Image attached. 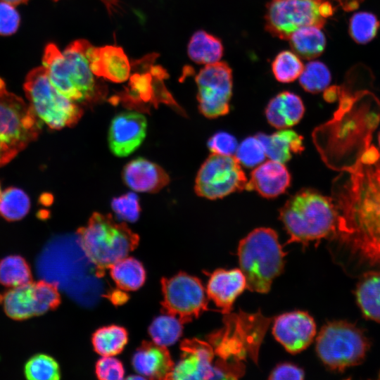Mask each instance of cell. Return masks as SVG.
Here are the masks:
<instances>
[{"instance_id": "5b68a950", "label": "cell", "mask_w": 380, "mask_h": 380, "mask_svg": "<svg viewBox=\"0 0 380 380\" xmlns=\"http://www.w3.org/2000/svg\"><path fill=\"white\" fill-rule=\"evenodd\" d=\"M139 237L125 223L116 222L110 215L94 213L87 224L77 231V241L101 277L118 260L128 256Z\"/></svg>"}, {"instance_id": "2e32d148", "label": "cell", "mask_w": 380, "mask_h": 380, "mask_svg": "<svg viewBox=\"0 0 380 380\" xmlns=\"http://www.w3.org/2000/svg\"><path fill=\"white\" fill-rule=\"evenodd\" d=\"M182 355L169 379H213L215 369L213 347L198 338L185 339L180 345Z\"/></svg>"}, {"instance_id": "60d3db41", "label": "cell", "mask_w": 380, "mask_h": 380, "mask_svg": "<svg viewBox=\"0 0 380 380\" xmlns=\"http://www.w3.org/2000/svg\"><path fill=\"white\" fill-rule=\"evenodd\" d=\"M208 146L213 153L233 156L238 147L236 138L226 132L214 134L208 141Z\"/></svg>"}, {"instance_id": "e575fe53", "label": "cell", "mask_w": 380, "mask_h": 380, "mask_svg": "<svg viewBox=\"0 0 380 380\" xmlns=\"http://www.w3.org/2000/svg\"><path fill=\"white\" fill-rule=\"evenodd\" d=\"M24 374L29 380H58L61 370L53 357L46 354H37L27 361Z\"/></svg>"}, {"instance_id": "ac0fdd59", "label": "cell", "mask_w": 380, "mask_h": 380, "mask_svg": "<svg viewBox=\"0 0 380 380\" xmlns=\"http://www.w3.org/2000/svg\"><path fill=\"white\" fill-rule=\"evenodd\" d=\"M146 118L137 112H124L113 119L108 132L109 147L118 157L134 152L146 137Z\"/></svg>"}, {"instance_id": "7a4b0ae2", "label": "cell", "mask_w": 380, "mask_h": 380, "mask_svg": "<svg viewBox=\"0 0 380 380\" xmlns=\"http://www.w3.org/2000/svg\"><path fill=\"white\" fill-rule=\"evenodd\" d=\"M338 106L332 118L312 133L314 144L325 164L339 172L355 166L371 145L380 122V101L366 89L338 87Z\"/></svg>"}, {"instance_id": "f6af8a7d", "label": "cell", "mask_w": 380, "mask_h": 380, "mask_svg": "<svg viewBox=\"0 0 380 380\" xmlns=\"http://www.w3.org/2000/svg\"><path fill=\"white\" fill-rule=\"evenodd\" d=\"M346 11H352L360 6L364 0H334Z\"/></svg>"}, {"instance_id": "7c38bea8", "label": "cell", "mask_w": 380, "mask_h": 380, "mask_svg": "<svg viewBox=\"0 0 380 380\" xmlns=\"http://www.w3.org/2000/svg\"><path fill=\"white\" fill-rule=\"evenodd\" d=\"M61 302L57 284L44 280L32 281L0 293V305L5 314L17 321L56 310Z\"/></svg>"}, {"instance_id": "8fae6325", "label": "cell", "mask_w": 380, "mask_h": 380, "mask_svg": "<svg viewBox=\"0 0 380 380\" xmlns=\"http://www.w3.org/2000/svg\"><path fill=\"white\" fill-rule=\"evenodd\" d=\"M334 10L328 0H270L266 6L265 30L273 37L288 40L299 28H322Z\"/></svg>"}, {"instance_id": "4fadbf2b", "label": "cell", "mask_w": 380, "mask_h": 380, "mask_svg": "<svg viewBox=\"0 0 380 380\" xmlns=\"http://www.w3.org/2000/svg\"><path fill=\"white\" fill-rule=\"evenodd\" d=\"M247 181L235 156L213 153L197 173L195 191L201 197L215 200L245 189Z\"/></svg>"}, {"instance_id": "484cf974", "label": "cell", "mask_w": 380, "mask_h": 380, "mask_svg": "<svg viewBox=\"0 0 380 380\" xmlns=\"http://www.w3.org/2000/svg\"><path fill=\"white\" fill-rule=\"evenodd\" d=\"M355 295L364 316L380 323V271L363 273L357 283Z\"/></svg>"}, {"instance_id": "30bf717a", "label": "cell", "mask_w": 380, "mask_h": 380, "mask_svg": "<svg viewBox=\"0 0 380 380\" xmlns=\"http://www.w3.org/2000/svg\"><path fill=\"white\" fill-rule=\"evenodd\" d=\"M369 346L363 331L346 321L325 324L316 341V350L322 362L328 368L337 371L361 364Z\"/></svg>"}, {"instance_id": "4dcf8cb0", "label": "cell", "mask_w": 380, "mask_h": 380, "mask_svg": "<svg viewBox=\"0 0 380 380\" xmlns=\"http://www.w3.org/2000/svg\"><path fill=\"white\" fill-rule=\"evenodd\" d=\"M32 281L30 266L20 255H11L0 260V284L13 288Z\"/></svg>"}, {"instance_id": "d6a6232c", "label": "cell", "mask_w": 380, "mask_h": 380, "mask_svg": "<svg viewBox=\"0 0 380 380\" xmlns=\"http://www.w3.org/2000/svg\"><path fill=\"white\" fill-rule=\"evenodd\" d=\"M30 208V198L22 189L10 187L1 192L0 214L7 221L23 219L29 212Z\"/></svg>"}, {"instance_id": "9c48e42d", "label": "cell", "mask_w": 380, "mask_h": 380, "mask_svg": "<svg viewBox=\"0 0 380 380\" xmlns=\"http://www.w3.org/2000/svg\"><path fill=\"white\" fill-rule=\"evenodd\" d=\"M24 90L35 115L51 129L72 127L83 114L77 103L65 96L52 84L43 66L28 73Z\"/></svg>"}, {"instance_id": "5bb4252c", "label": "cell", "mask_w": 380, "mask_h": 380, "mask_svg": "<svg viewBox=\"0 0 380 380\" xmlns=\"http://www.w3.org/2000/svg\"><path fill=\"white\" fill-rule=\"evenodd\" d=\"M161 284L164 312L175 316L183 324L197 318L207 310L205 291L198 278L180 272L163 278Z\"/></svg>"}, {"instance_id": "b9f144b4", "label": "cell", "mask_w": 380, "mask_h": 380, "mask_svg": "<svg viewBox=\"0 0 380 380\" xmlns=\"http://www.w3.org/2000/svg\"><path fill=\"white\" fill-rule=\"evenodd\" d=\"M20 25V15L15 6L0 1V35L15 33Z\"/></svg>"}, {"instance_id": "9a60e30c", "label": "cell", "mask_w": 380, "mask_h": 380, "mask_svg": "<svg viewBox=\"0 0 380 380\" xmlns=\"http://www.w3.org/2000/svg\"><path fill=\"white\" fill-rule=\"evenodd\" d=\"M200 112L208 118L227 115L232 94V70L223 61L205 65L196 76Z\"/></svg>"}, {"instance_id": "1f68e13d", "label": "cell", "mask_w": 380, "mask_h": 380, "mask_svg": "<svg viewBox=\"0 0 380 380\" xmlns=\"http://www.w3.org/2000/svg\"><path fill=\"white\" fill-rule=\"evenodd\" d=\"M182 322L175 316L165 313L153 319L148 328L155 343L167 347L174 344L182 334Z\"/></svg>"}, {"instance_id": "7bdbcfd3", "label": "cell", "mask_w": 380, "mask_h": 380, "mask_svg": "<svg viewBox=\"0 0 380 380\" xmlns=\"http://www.w3.org/2000/svg\"><path fill=\"white\" fill-rule=\"evenodd\" d=\"M303 370L298 366L289 363H281L276 366L269 376L270 379H296L300 380L304 378Z\"/></svg>"}, {"instance_id": "836d02e7", "label": "cell", "mask_w": 380, "mask_h": 380, "mask_svg": "<svg viewBox=\"0 0 380 380\" xmlns=\"http://www.w3.org/2000/svg\"><path fill=\"white\" fill-rule=\"evenodd\" d=\"M331 75L327 66L322 62L312 61L304 65L299 77V83L309 93L317 94L329 85Z\"/></svg>"}, {"instance_id": "7dc6e473", "label": "cell", "mask_w": 380, "mask_h": 380, "mask_svg": "<svg viewBox=\"0 0 380 380\" xmlns=\"http://www.w3.org/2000/svg\"><path fill=\"white\" fill-rule=\"evenodd\" d=\"M0 1L8 3L15 6L19 4L26 3L29 0H0Z\"/></svg>"}, {"instance_id": "83f0119b", "label": "cell", "mask_w": 380, "mask_h": 380, "mask_svg": "<svg viewBox=\"0 0 380 380\" xmlns=\"http://www.w3.org/2000/svg\"><path fill=\"white\" fill-rule=\"evenodd\" d=\"M223 50L221 40L204 30L194 32L187 46L189 58L196 63L203 65L220 61Z\"/></svg>"}, {"instance_id": "d4e9b609", "label": "cell", "mask_w": 380, "mask_h": 380, "mask_svg": "<svg viewBox=\"0 0 380 380\" xmlns=\"http://www.w3.org/2000/svg\"><path fill=\"white\" fill-rule=\"evenodd\" d=\"M256 137L262 143L266 156L282 163L289 161L292 153L304 150L303 137L289 129H280L271 135L258 133Z\"/></svg>"}, {"instance_id": "f35d334b", "label": "cell", "mask_w": 380, "mask_h": 380, "mask_svg": "<svg viewBox=\"0 0 380 380\" xmlns=\"http://www.w3.org/2000/svg\"><path fill=\"white\" fill-rule=\"evenodd\" d=\"M111 208L119 219L129 222H136L141 212L139 198L132 192L113 198Z\"/></svg>"}, {"instance_id": "3957f363", "label": "cell", "mask_w": 380, "mask_h": 380, "mask_svg": "<svg viewBox=\"0 0 380 380\" xmlns=\"http://www.w3.org/2000/svg\"><path fill=\"white\" fill-rule=\"evenodd\" d=\"M91 45L85 39H77L61 51L50 43L42 58V66L52 84L77 103H90L103 95L90 68L88 51Z\"/></svg>"}, {"instance_id": "e0dca14e", "label": "cell", "mask_w": 380, "mask_h": 380, "mask_svg": "<svg viewBox=\"0 0 380 380\" xmlns=\"http://www.w3.org/2000/svg\"><path fill=\"white\" fill-rule=\"evenodd\" d=\"M272 333L277 341L291 353H300L312 341L316 324L307 312L293 311L278 316L274 322Z\"/></svg>"}, {"instance_id": "44dd1931", "label": "cell", "mask_w": 380, "mask_h": 380, "mask_svg": "<svg viewBox=\"0 0 380 380\" xmlns=\"http://www.w3.org/2000/svg\"><path fill=\"white\" fill-rule=\"evenodd\" d=\"M132 364L139 374L152 379H169L175 366L166 347L149 341L137 349Z\"/></svg>"}, {"instance_id": "cb8c5ba5", "label": "cell", "mask_w": 380, "mask_h": 380, "mask_svg": "<svg viewBox=\"0 0 380 380\" xmlns=\"http://www.w3.org/2000/svg\"><path fill=\"white\" fill-rule=\"evenodd\" d=\"M305 106L300 96L291 91H282L273 97L265 108L268 122L277 129H286L298 123Z\"/></svg>"}, {"instance_id": "f907efd6", "label": "cell", "mask_w": 380, "mask_h": 380, "mask_svg": "<svg viewBox=\"0 0 380 380\" xmlns=\"http://www.w3.org/2000/svg\"><path fill=\"white\" fill-rule=\"evenodd\" d=\"M1 187H0V197H1Z\"/></svg>"}, {"instance_id": "ee69618b", "label": "cell", "mask_w": 380, "mask_h": 380, "mask_svg": "<svg viewBox=\"0 0 380 380\" xmlns=\"http://www.w3.org/2000/svg\"><path fill=\"white\" fill-rule=\"evenodd\" d=\"M380 160V151L374 145L366 148L360 156V161L364 165H373Z\"/></svg>"}, {"instance_id": "f1b7e54d", "label": "cell", "mask_w": 380, "mask_h": 380, "mask_svg": "<svg viewBox=\"0 0 380 380\" xmlns=\"http://www.w3.org/2000/svg\"><path fill=\"white\" fill-rule=\"evenodd\" d=\"M109 270L118 289L124 291L139 289L146 279L142 264L134 258L127 256L114 263Z\"/></svg>"}, {"instance_id": "52a82bcc", "label": "cell", "mask_w": 380, "mask_h": 380, "mask_svg": "<svg viewBox=\"0 0 380 380\" xmlns=\"http://www.w3.org/2000/svg\"><path fill=\"white\" fill-rule=\"evenodd\" d=\"M224 327L209 336L210 343L220 360L218 362L241 367V360L248 355L257 362L258 348L270 319L261 313L225 314Z\"/></svg>"}, {"instance_id": "74e56055", "label": "cell", "mask_w": 380, "mask_h": 380, "mask_svg": "<svg viewBox=\"0 0 380 380\" xmlns=\"http://www.w3.org/2000/svg\"><path fill=\"white\" fill-rule=\"evenodd\" d=\"M236 158L240 164L248 167H255L266 157L264 147L256 136L248 137L238 145Z\"/></svg>"}, {"instance_id": "d6986e66", "label": "cell", "mask_w": 380, "mask_h": 380, "mask_svg": "<svg viewBox=\"0 0 380 380\" xmlns=\"http://www.w3.org/2000/svg\"><path fill=\"white\" fill-rule=\"evenodd\" d=\"M88 57L90 68L96 77L117 83L125 82L129 77L131 65L126 53L120 46L95 47L91 45Z\"/></svg>"}, {"instance_id": "f546056e", "label": "cell", "mask_w": 380, "mask_h": 380, "mask_svg": "<svg viewBox=\"0 0 380 380\" xmlns=\"http://www.w3.org/2000/svg\"><path fill=\"white\" fill-rule=\"evenodd\" d=\"M126 329L117 325H110L96 330L92 336L95 351L101 356H114L124 349L127 343Z\"/></svg>"}, {"instance_id": "ffe728a7", "label": "cell", "mask_w": 380, "mask_h": 380, "mask_svg": "<svg viewBox=\"0 0 380 380\" xmlns=\"http://www.w3.org/2000/svg\"><path fill=\"white\" fill-rule=\"evenodd\" d=\"M245 289L246 280L240 269H219L210 274L206 293L225 315L230 313L234 300Z\"/></svg>"}, {"instance_id": "816d5d0a", "label": "cell", "mask_w": 380, "mask_h": 380, "mask_svg": "<svg viewBox=\"0 0 380 380\" xmlns=\"http://www.w3.org/2000/svg\"><path fill=\"white\" fill-rule=\"evenodd\" d=\"M379 375H380V374H379Z\"/></svg>"}, {"instance_id": "277c9868", "label": "cell", "mask_w": 380, "mask_h": 380, "mask_svg": "<svg viewBox=\"0 0 380 380\" xmlns=\"http://www.w3.org/2000/svg\"><path fill=\"white\" fill-rule=\"evenodd\" d=\"M279 218L289 235L288 243L330 238L336 232L337 212L331 197L305 189L289 198L280 209Z\"/></svg>"}, {"instance_id": "603a6c76", "label": "cell", "mask_w": 380, "mask_h": 380, "mask_svg": "<svg viewBox=\"0 0 380 380\" xmlns=\"http://www.w3.org/2000/svg\"><path fill=\"white\" fill-rule=\"evenodd\" d=\"M122 178L126 185L139 192H157L170 182L160 166L143 158L129 162L123 169Z\"/></svg>"}, {"instance_id": "d590c367", "label": "cell", "mask_w": 380, "mask_h": 380, "mask_svg": "<svg viewBox=\"0 0 380 380\" xmlns=\"http://www.w3.org/2000/svg\"><path fill=\"white\" fill-rule=\"evenodd\" d=\"M380 23L377 17L369 12L361 11L353 14L349 21V34L360 44L371 42L377 34Z\"/></svg>"}, {"instance_id": "7402d4cb", "label": "cell", "mask_w": 380, "mask_h": 380, "mask_svg": "<svg viewBox=\"0 0 380 380\" xmlns=\"http://www.w3.org/2000/svg\"><path fill=\"white\" fill-rule=\"evenodd\" d=\"M290 182L291 175L284 163L270 160L253 170L245 189L255 191L263 197L271 198L284 193Z\"/></svg>"}, {"instance_id": "6da1fadb", "label": "cell", "mask_w": 380, "mask_h": 380, "mask_svg": "<svg viewBox=\"0 0 380 380\" xmlns=\"http://www.w3.org/2000/svg\"><path fill=\"white\" fill-rule=\"evenodd\" d=\"M331 197L337 224L329 239L336 250L349 265L380 271V160L340 172Z\"/></svg>"}, {"instance_id": "8d00e7d4", "label": "cell", "mask_w": 380, "mask_h": 380, "mask_svg": "<svg viewBox=\"0 0 380 380\" xmlns=\"http://www.w3.org/2000/svg\"><path fill=\"white\" fill-rule=\"evenodd\" d=\"M304 68L300 57L293 51H283L279 53L272 63L275 79L282 83H289L298 78Z\"/></svg>"}, {"instance_id": "4316f807", "label": "cell", "mask_w": 380, "mask_h": 380, "mask_svg": "<svg viewBox=\"0 0 380 380\" xmlns=\"http://www.w3.org/2000/svg\"><path fill=\"white\" fill-rule=\"evenodd\" d=\"M292 51L300 58L312 60L319 56L326 46V37L322 28L308 26L293 32L288 39Z\"/></svg>"}, {"instance_id": "ba28073f", "label": "cell", "mask_w": 380, "mask_h": 380, "mask_svg": "<svg viewBox=\"0 0 380 380\" xmlns=\"http://www.w3.org/2000/svg\"><path fill=\"white\" fill-rule=\"evenodd\" d=\"M41 124L28 103L10 92L0 78V166L39 136Z\"/></svg>"}, {"instance_id": "681fc988", "label": "cell", "mask_w": 380, "mask_h": 380, "mask_svg": "<svg viewBox=\"0 0 380 380\" xmlns=\"http://www.w3.org/2000/svg\"><path fill=\"white\" fill-rule=\"evenodd\" d=\"M378 143H379V146L380 147V131H379V132L378 134Z\"/></svg>"}, {"instance_id": "c3c4849f", "label": "cell", "mask_w": 380, "mask_h": 380, "mask_svg": "<svg viewBox=\"0 0 380 380\" xmlns=\"http://www.w3.org/2000/svg\"><path fill=\"white\" fill-rule=\"evenodd\" d=\"M54 1H58V0H54ZM103 1L106 2L108 6L109 5H113L115 3H114V0H102Z\"/></svg>"}, {"instance_id": "8992f818", "label": "cell", "mask_w": 380, "mask_h": 380, "mask_svg": "<svg viewBox=\"0 0 380 380\" xmlns=\"http://www.w3.org/2000/svg\"><path fill=\"white\" fill-rule=\"evenodd\" d=\"M237 253L246 288L258 293L268 292L273 279L284 269L286 255L277 232L271 228L255 229L241 240Z\"/></svg>"}, {"instance_id": "ab89813d", "label": "cell", "mask_w": 380, "mask_h": 380, "mask_svg": "<svg viewBox=\"0 0 380 380\" xmlns=\"http://www.w3.org/2000/svg\"><path fill=\"white\" fill-rule=\"evenodd\" d=\"M96 374L102 380L122 379L125 369L122 362L113 356H102L96 364Z\"/></svg>"}, {"instance_id": "bcb514c9", "label": "cell", "mask_w": 380, "mask_h": 380, "mask_svg": "<svg viewBox=\"0 0 380 380\" xmlns=\"http://www.w3.org/2000/svg\"><path fill=\"white\" fill-rule=\"evenodd\" d=\"M119 289L117 291L112 292L110 296V298L114 303L121 304L127 299V295L125 291Z\"/></svg>"}]
</instances>
